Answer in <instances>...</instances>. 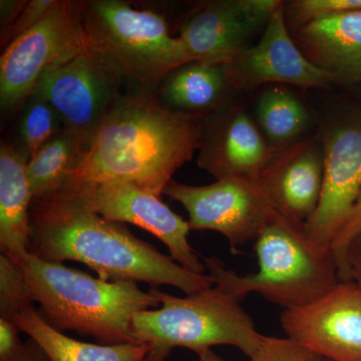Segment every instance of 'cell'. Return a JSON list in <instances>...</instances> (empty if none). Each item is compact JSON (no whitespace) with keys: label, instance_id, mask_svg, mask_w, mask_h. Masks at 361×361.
<instances>
[{"label":"cell","instance_id":"cell-1","mask_svg":"<svg viewBox=\"0 0 361 361\" xmlns=\"http://www.w3.org/2000/svg\"><path fill=\"white\" fill-rule=\"evenodd\" d=\"M30 227L32 255L49 262L77 261L104 281L170 285L187 295L214 285L210 275L190 272L123 223L104 219L71 188L33 201Z\"/></svg>","mask_w":361,"mask_h":361},{"label":"cell","instance_id":"cell-2","mask_svg":"<svg viewBox=\"0 0 361 361\" xmlns=\"http://www.w3.org/2000/svg\"><path fill=\"white\" fill-rule=\"evenodd\" d=\"M198 118L161 106L155 92H123L63 187L126 182L161 196L200 148Z\"/></svg>","mask_w":361,"mask_h":361},{"label":"cell","instance_id":"cell-3","mask_svg":"<svg viewBox=\"0 0 361 361\" xmlns=\"http://www.w3.org/2000/svg\"><path fill=\"white\" fill-rule=\"evenodd\" d=\"M13 261L47 324L59 332L73 330L94 337L99 344L137 343L132 332L133 318L160 305L153 294L141 290L135 282L104 281L32 253Z\"/></svg>","mask_w":361,"mask_h":361},{"label":"cell","instance_id":"cell-4","mask_svg":"<svg viewBox=\"0 0 361 361\" xmlns=\"http://www.w3.org/2000/svg\"><path fill=\"white\" fill-rule=\"evenodd\" d=\"M85 49L123 92L158 90L176 68L192 63L163 14L121 0H78Z\"/></svg>","mask_w":361,"mask_h":361},{"label":"cell","instance_id":"cell-5","mask_svg":"<svg viewBox=\"0 0 361 361\" xmlns=\"http://www.w3.org/2000/svg\"><path fill=\"white\" fill-rule=\"evenodd\" d=\"M254 250L258 270L246 276L226 269L219 259L206 258L214 283L223 285L241 301L255 292L291 310L314 302L341 282L331 248L317 245L306 223L280 212L258 235Z\"/></svg>","mask_w":361,"mask_h":361},{"label":"cell","instance_id":"cell-6","mask_svg":"<svg viewBox=\"0 0 361 361\" xmlns=\"http://www.w3.org/2000/svg\"><path fill=\"white\" fill-rule=\"evenodd\" d=\"M149 293L161 307L137 312L132 332L137 343L148 344L149 361H166L176 348L197 353L216 345H231L248 356L257 353L265 336L259 334L241 300L223 285L186 297L171 295L157 287Z\"/></svg>","mask_w":361,"mask_h":361},{"label":"cell","instance_id":"cell-7","mask_svg":"<svg viewBox=\"0 0 361 361\" xmlns=\"http://www.w3.org/2000/svg\"><path fill=\"white\" fill-rule=\"evenodd\" d=\"M85 49L78 0H56L49 13L7 44L0 59V104L13 111L32 96L40 75Z\"/></svg>","mask_w":361,"mask_h":361},{"label":"cell","instance_id":"cell-8","mask_svg":"<svg viewBox=\"0 0 361 361\" xmlns=\"http://www.w3.org/2000/svg\"><path fill=\"white\" fill-rule=\"evenodd\" d=\"M164 195L179 202L189 214L190 229L219 232L233 253L258 235L278 211L260 183L227 178L206 186L171 180Z\"/></svg>","mask_w":361,"mask_h":361},{"label":"cell","instance_id":"cell-9","mask_svg":"<svg viewBox=\"0 0 361 361\" xmlns=\"http://www.w3.org/2000/svg\"><path fill=\"white\" fill-rule=\"evenodd\" d=\"M122 92L111 75L85 51L68 63L45 71L32 94L51 104L63 130L75 135L87 149Z\"/></svg>","mask_w":361,"mask_h":361},{"label":"cell","instance_id":"cell-10","mask_svg":"<svg viewBox=\"0 0 361 361\" xmlns=\"http://www.w3.org/2000/svg\"><path fill=\"white\" fill-rule=\"evenodd\" d=\"M283 1L214 0L196 4L180 23L182 40L191 61L227 65L248 49L252 37Z\"/></svg>","mask_w":361,"mask_h":361},{"label":"cell","instance_id":"cell-11","mask_svg":"<svg viewBox=\"0 0 361 361\" xmlns=\"http://www.w3.org/2000/svg\"><path fill=\"white\" fill-rule=\"evenodd\" d=\"M68 188L78 191L104 219L130 223L153 234L168 247L170 257L185 269L196 274L205 272L206 265L188 240L191 231L188 221L173 212L161 196L126 182Z\"/></svg>","mask_w":361,"mask_h":361},{"label":"cell","instance_id":"cell-12","mask_svg":"<svg viewBox=\"0 0 361 361\" xmlns=\"http://www.w3.org/2000/svg\"><path fill=\"white\" fill-rule=\"evenodd\" d=\"M280 323L288 338L325 360L361 361V289L341 281L302 307L284 310Z\"/></svg>","mask_w":361,"mask_h":361},{"label":"cell","instance_id":"cell-13","mask_svg":"<svg viewBox=\"0 0 361 361\" xmlns=\"http://www.w3.org/2000/svg\"><path fill=\"white\" fill-rule=\"evenodd\" d=\"M322 142V196L306 225L317 245L331 248L361 192V120L337 123L325 133Z\"/></svg>","mask_w":361,"mask_h":361},{"label":"cell","instance_id":"cell-14","mask_svg":"<svg viewBox=\"0 0 361 361\" xmlns=\"http://www.w3.org/2000/svg\"><path fill=\"white\" fill-rule=\"evenodd\" d=\"M232 89L245 90L266 82L301 87H326L334 82L302 54L286 26L285 4L275 11L262 37L224 65Z\"/></svg>","mask_w":361,"mask_h":361},{"label":"cell","instance_id":"cell-15","mask_svg":"<svg viewBox=\"0 0 361 361\" xmlns=\"http://www.w3.org/2000/svg\"><path fill=\"white\" fill-rule=\"evenodd\" d=\"M199 167L216 180L237 178L260 183L275 156L264 135L240 108L223 109L203 123Z\"/></svg>","mask_w":361,"mask_h":361},{"label":"cell","instance_id":"cell-16","mask_svg":"<svg viewBox=\"0 0 361 361\" xmlns=\"http://www.w3.org/2000/svg\"><path fill=\"white\" fill-rule=\"evenodd\" d=\"M323 168L322 142L303 140L275 154L260 184L278 212L307 223L322 196Z\"/></svg>","mask_w":361,"mask_h":361},{"label":"cell","instance_id":"cell-17","mask_svg":"<svg viewBox=\"0 0 361 361\" xmlns=\"http://www.w3.org/2000/svg\"><path fill=\"white\" fill-rule=\"evenodd\" d=\"M295 44L334 82H361V11L327 16L297 27Z\"/></svg>","mask_w":361,"mask_h":361},{"label":"cell","instance_id":"cell-18","mask_svg":"<svg viewBox=\"0 0 361 361\" xmlns=\"http://www.w3.org/2000/svg\"><path fill=\"white\" fill-rule=\"evenodd\" d=\"M27 159L16 146H0V250L11 260L30 253L32 195L28 184Z\"/></svg>","mask_w":361,"mask_h":361},{"label":"cell","instance_id":"cell-19","mask_svg":"<svg viewBox=\"0 0 361 361\" xmlns=\"http://www.w3.org/2000/svg\"><path fill=\"white\" fill-rule=\"evenodd\" d=\"M230 89L224 65L192 61L168 75L157 96L167 110L199 118L223 110Z\"/></svg>","mask_w":361,"mask_h":361},{"label":"cell","instance_id":"cell-20","mask_svg":"<svg viewBox=\"0 0 361 361\" xmlns=\"http://www.w3.org/2000/svg\"><path fill=\"white\" fill-rule=\"evenodd\" d=\"M14 323L42 346L51 361H149L148 344L104 345L75 341L52 329L33 305L18 313Z\"/></svg>","mask_w":361,"mask_h":361},{"label":"cell","instance_id":"cell-21","mask_svg":"<svg viewBox=\"0 0 361 361\" xmlns=\"http://www.w3.org/2000/svg\"><path fill=\"white\" fill-rule=\"evenodd\" d=\"M85 149L84 142L63 130L33 155L26 165L32 202L65 186Z\"/></svg>","mask_w":361,"mask_h":361},{"label":"cell","instance_id":"cell-22","mask_svg":"<svg viewBox=\"0 0 361 361\" xmlns=\"http://www.w3.org/2000/svg\"><path fill=\"white\" fill-rule=\"evenodd\" d=\"M257 120L274 153L293 145L310 126V114L300 99L288 90L271 87L257 103Z\"/></svg>","mask_w":361,"mask_h":361},{"label":"cell","instance_id":"cell-23","mask_svg":"<svg viewBox=\"0 0 361 361\" xmlns=\"http://www.w3.org/2000/svg\"><path fill=\"white\" fill-rule=\"evenodd\" d=\"M18 127L16 149L30 160L47 142L63 130L61 118L44 97L32 94L26 99Z\"/></svg>","mask_w":361,"mask_h":361},{"label":"cell","instance_id":"cell-24","mask_svg":"<svg viewBox=\"0 0 361 361\" xmlns=\"http://www.w3.org/2000/svg\"><path fill=\"white\" fill-rule=\"evenodd\" d=\"M30 287L18 266L6 254L0 255V318L14 322L16 316L32 305Z\"/></svg>","mask_w":361,"mask_h":361},{"label":"cell","instance_id":"cell-25","mask_svg":"<svg viewBox=\"0 0 361 361\" xmlns=\"http://www.w3.org/2000/svg\"><path fill=\"white\" fill-rule=\"evenodd\" d=\"M353 11H361V0H297L288 6L289 18L296 28L319 18Z\"/></svg>","mask_w":361,"mask_h":361},{"label":"cell","instance_id":"cell-26","mask_svg":"<svg viewBox=\"0 0 361 361\" xmlns=\"http://www.w3.org/2000/svg\"><path fill=\"white\" fill-rule=\"evenodd\" d=\"M251 361H323L322 356L288 338L266 336Z\"/></svg>","mask_w":361,"mask_h":361},{"label":"cell","instance_id":"cell-27","mask_svg":"<svg viewBox=\"0 0 361 361\" xmlns=\"http://www.w3.org/2000/svg\"><path fill=\"white\" fill-rule=\"evenodd\" d=\"M361 234V192L353 212L331 244V250L338 267L341 281H351L346 263V253L353 240Z\"/></svg>","mask_w":361,"mask_h":361},{"label":"cell","instance_id":"cell-28","mask_svg":"<svg viewBox=\"0 0 361 361\" xmlns=\"http://www.w3.org/2000/svg\"><path fill=\"white\" fill-rule=\"evenodd\" d=\"M56 0H32L26 2L25 6L14 23L8 35L4 42L2 47H6L13 39H18L21 35L32 30L33 26L37 25L42 18L49 13L52 6L56 4Z\"/></svg>","mask_w":361,"mask_h":361},{"label":"cell","instance_id":"cell-29","mask_svg":"<svg viewBox=\"0 0 361 361\" xmlns=\"http://www.w3.org/2000/svg\"><path fill=\"white\" fill-rule=\"evenodd\" d=\"M18 325L0 318V361L13 360L23 348Z\"/></svg>","mask_w":361,"mask_h":361},{"label":"cell","instance_id":"cell-30","mask_svg":"<svg viewBox=\"0 0 361 361\" xmlns=\"http://www.w3.org/2000/svg\"><path fill=\"white\" fill-rule=\"evenodd\" d=\"M25 0H1L0 1V23H1V42L13 27L14 23L26 4Z\"/></svg>","mask_w":361,"mask_h":361},{"label":"cell","instance_id":"cell-31","mask_svg":"<svg viewBox=\"0 0 361 361\" xmlns=\"http://www.w3.org/2000/svg\"><path fill=\"white\" fill-rule=\"evenodd\" d=\"M346 263L351 281L355 282L361 289V234L349 246Z\"/></svg>","mask_w":361,"mask_h":361},{"label":"cell","instance_id":"cell-32","mask_svg":"<svg viewBox=\"0 0 361 361\" xmlns=\"http://www.w3.org/2000/svg\"><path fill=\"white\" fill-rule=\"evenodd\" d=\"M11 361H51V360L42 346L30 337L27 341L23 342V348L18 355Z\"/></svg>","mask_w":361,"mask_h":361},{"label":"cell","instance_id":"cell-33","mask_svg":"<svg viewBox=\"0 0 361 361\" xmlns=\"http://www.w3.org/2000/svg\"><path fill=\"white\" fill-rule=\"evenodd\" d=\"M198 361H227L221 356L216 355L212 348L207 349L203 353H199Z\"/></svg>","mask_w":361,"mask_h":361},{"label":"cell","instance_id":"cell-34","mask_svg":"<svg viewBox=\"0 0 361 361\" xmlns=\"http://www.w3.org/2000/svg\"><path fill=\"white\" fill-rule=\"evenodd\" d=\"M323 361H332V360H325V358H323Z\"/></svg>","mask_w":361,"mask_h":361}]
</instances>
